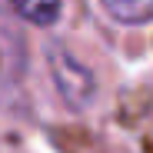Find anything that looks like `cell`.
<instances>
[{
	"label": "cell",
	"instance_id": "obj_1",
	"mask_svg": "<svg viewBox=\"0 0 153 153\" xmlns=\"http://www.w3.org/2000/svg\"><path fill=\"white\" fill-rule=\"evenodd\" d=\"M47 60H50V76L63 97V103L73 110H83L93 103L97 97V80L87 63H80L63 43H50L47 47Z\"/></svg>",
	"mask_w": 153,
	"mask_h": 153
},
{
	"label": "cell",
	"instance_id": "obj_2",
	"mask_svg": "<svg viewBox=\"0 0 153 153\" xmlns=\"http://www.w3.org/2000/svg\"><path fill=\"white\" fill-rule=\"evenodd\" d=\"M10 7L17 10V17H23L33 27H53L63 13L60 0H10Z\"/></svg>",
	"mask_w": 153,
	"mask_h": 153
},
{
	"label": "cell",
	"instance_id": "obj_3",
	"mask_svg": "<svg viewBox=\"0 0 153 153\" xmlns=\"http://www.w3.org/2000/svg\"><path fill=\"white\" fill-rule=\"evenodd\" d=\"M100 4L120 23H146V20H153V0H100Z\"/></svg>",
	"mask_w": 153,
	"mask_h": 153
}]
</instances>
